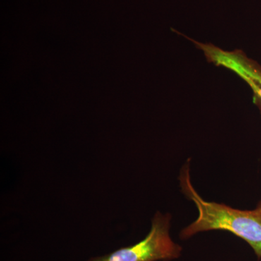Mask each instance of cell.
<instances>
[{
	"instance_id": "obj_1",
	"label": "cell",
	"mask_w": 261,
	"mask_h": 261,
	"mask_svg": "<svg viewBox=\"0 0 261 261\" xmlns=\"http://www.w3.org/2000/svg\"><path fill=\"white\" fill-rule=\"evenodd\" d=\"M178 179L181 192L194 202L198 211L197 219L180 232L181 240H188L200 232L223 230L246 242L257 259L260 260L261 200L252 210H240L225 204L204 200L192 185L189 161L182 167Z\"/></svg>"
},
{
	"instance_id": "obj_2",
	"label": "cell",
	"mask_w": 261,
	"mask_h": 261,
	"mask_svg": "<svg viewBox=\"0 0 261 261\" xmlns=\"http://www.w3.org/2000/svg\"><path fill=\"white\" fill-rule=\"evenodd\" d=\"M171 218L169 214L158 211L152 220L150 231L143 240L88 261H169L178 258L182 247L170 236Z\"/></svg>"
},
{
	"instance_id": "obj_3",
	"label": "cell",
	"mask_w": 261,
	"mask_h": 261,
	"mask_svg": "<svg viewBox=\"0 0 261 261\" xmlns=\"http://www.w3.org/2000/svg\"><path fill=\"white\" fill-rule=\"evenodd\" d=\"M192 39H191V41ZM210 63L231 70L251 89L252 100L261 115V65L249 58L243 50L227 51L212 44L192 40Z\"/></svg>"
}]
</instances>
